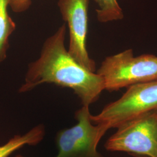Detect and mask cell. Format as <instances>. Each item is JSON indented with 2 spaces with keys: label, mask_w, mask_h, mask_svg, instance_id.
<instances>
[{
  "label": "cell",
  "mask_w": 157,
  "mask_h": 157,
  "mask_svg": "<svg viewBox=\"0 0 157 157\" xmlns=\"http://www.w3.org/2000/svg\"><path fill=\"white\" fill-rule=\"evenodd\" d=\"M66 25L45 40L39 58L29 65L21 93L43 83H54L73 90L83 106H89L99 98L105 90L104 80L98 74L80 65L65 48Z\"/></svg>",
  "instance_id": "cell-1"
},
{
  "label": "cell",
  "mask_w": 157,
  "mask_h": 157,
  "mask_svg": "<svg viewBox=\"0 0 157 157\" xmlns=\"http://www.w3.org/2000/svg\"><path fill=\"white\" fill-rule=\"evenodd\" d=\"M104 80L105 90L116 91L133 84L157 80V56H135L132 49L108 56L97 70Z\"/></svg>",
  "instance_id": "cell-2"
},
{
  "label": "cell",
  "mask_w": 157,
  "mask_h": 157,
  "mask_svg": "<svg viewBox=\"0 0 157 157\" xmlns=\"http://www.w3.org/2000/svg\"><path fill=\"white\" fill-rule=\"evenodd\" d=\"M157 109L156 80L127 87L119 99L108 104L100 113L90 115V119L108 130Z\"/></svg>",
  "instance_id": "cell-3"
},
{
  "label": "cell",
  "mask_w": 157,
  "mask_h": 157,
  "mask_svg": "<svg viewBox=\"0 0 157 157\" xmlns=\"http://www.w3.org/2000/svg\"><path fill=\"white\" fill-rule=\"evenodd\" d=\"M107 141L110 151L139 157H157V109L122 124Z\"/></svg>",
  "instance_id": "cell-4"
},
{
  "label": "cell",
  "mask_w": 157,
  "mask_h": 157,
  "mask_svg": "<svg viewBox=\"0 0 157 157\" xmlns=\"http://www.w3.org/2000/svg\"><path fill=\"white\" fill-rule=\"evenodd\" d=\"M90 115L89 106H83L76 113L77 124L58 133L56 157H104L97 146L107 130L101 124H94Z\"/></svg>",
  "instance_id": "cell-5"
},
{
  "label": "cell",
  "mask_w": 157,
  "mask_h": 157,
  "mask_svg": "<svg viewBox=\"0 0 157 157\" xmlns=\"http://www.w3.org/2000/svg\"><path fill=\"white\" fill-rule=\"evenodd\" d=\"M58 6L69 28V53L83 67L95 72V62L89 56L86 48L89 0H59Z\"/></svg>",
  "instance_id": "cell-6"
},
{
  "label": "cell",
  "mask_w": 157,
  "mask_h": 157,
  "mask_svg": "<svg viewBox=\"0 0 157 157\" xmlns=\"http://www.w3.org/2000/svg\"><path fill=\"white\" fill-rule=\"evenodd\" d=\"M45 129L39 124L23 135H15L6 144L0 146V157H8L13 152L26 145L34 146L44 139Z\"/></svg>",
  "instance_id": "cell-7"
},
{
  "label": "cell",
  "mask_w": 157,
  "mask_h": 157,
  "mask_svg": "<svg viewBox=\"0 0 157 157\" xmlns=\"http://www.w3.org/2000/svg\"><path fill=\"white\" fill-rule=\"evenodd\" d=\"M10 3V0H0V63L6 58L9 38L16 28V24L8 12Z\"/></svg>",
  "instance_id": "cell-8"
},
{
  "label": "cell",
  "mask_w": 157,
  "mask_h": 157,
  "mask_svg": "<svg viewBox=\"0 0 157 157\" xmlns=\"http://www.w3.org/2000/svg\"><path fill=\"white\" fill-rule=\"evenodd\" d=\"M98 6L96 10L97 19L101 23L121 20L124 18L123 11L117 0H95Z\"/></svg>",
  "instance_id": "cell-9"
},
{
  "label": "cell",
  "mask_w": 157,
  "mask_h": 157,
  "mask_svg": "<svg viewBox=\"0 0 157 157\" xmlns=\"http://www.w3.org/2000/svg\"><path fill=\"white\" fill-rule=\"evenodd\" d=\"M32 4L31 0H10V6L16 13L26 11Z\"/></svg>",
  "instance_id": "cell-10"
},
{
  "label": "cell",
  "mask_w": 157,
  "mask_h": 157,
  "mask_svg": "<svg viewBox=\"0 0 157 157\" xmlns=\"http://www.w3.org/2000/svg\"><path fill=\"white\" fill-rule=\"evenodd\" d=\"M15 157H25L24 156H23L22 155H17V156H15Z\"/></svg>",
  "instance_id": "cell-11"
}]
</instances>
